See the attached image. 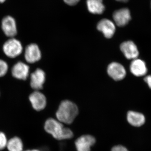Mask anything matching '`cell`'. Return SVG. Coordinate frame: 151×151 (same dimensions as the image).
Returning a JSON list of instances; mask_svg holds the SVG:
<instances>
[{
    "instance_id": "cell-1",
    "label": "cell",
    "mask_w": 151,
    "mask_h": 151,
    "mask_svg": "<svg viewBox=\"0 0 151 151\" xmlns=\"http://www.w3.org/2000/svg\"><path fill=\"white\" fill-rule=\"evenodd\" d=\"M63 124L58 120L50 118L45 122V129L56 139L62 140L71 139L73 137V132L69 128L64 127Z\"/></svg>"
},
{
    "instance_id": "cell-2",
    "label": "cell",
    "mask_w": 151,
    "mask_h": 151,
    "mask_svg": "<svg viewBox=\"0 0 151 151\" xmlns=\"http://www.w3.org/2000/svg\"><path fill=\"white\" fill-rule=\"evenodd\" d=\"M78 110L76 105L69 100H64L60 103L57 111V119L62 124L73 123L78 115Z\"/></svg>"
},
{
    "instance_id": "cell-3",
    "label": "cell",
    "mask_w": 151,
    "mask_h": 151,
    "mask_svg": "<svg viewBox=\"0 0 151 151\" xmlns=\"http://www.w3.org/2000/svg\"><path fill=\"white\" fill-rule=\"evenodd\" d=\"M3 51L7 56L15 58L21 54L23 47L21 43L16 39L11 38L4 44Z\"/></svg>"
},
{
    "instance_id": "cell-4",
    "label": "cell",
    "mask_w": 151,
    "mask_h": 151,
    "mask_svg": "<svg viewBox=\"0 0 151 151\" xmlns=\"http://www.w3.org/2000/svg\"><path fill=\"white\" fill-rule=\"evenodd\" d=\"M107 72L109 76L115 81H121L127 74L126 69L119 63L113 62L108 65Z\"/></svg>"
},
{
    "instance_id": "cell-5",
    "label": "cell",
    "mask_w": 151,
    "mask_h": 151,
    "mask_svg": "<svg viewBox=\"0 0 151 151\" xmlns=\"http://www.w3.org/2000/svg\"><path fill=\"white\" fill-rule=\"evenodd\" d=\"M120 49L127 59L134 60L139 56L137 47L132 41H127L121 44Z\"/></svg>"
},
{
    "instance_id": "cell-6",
    "label": "cell",
    "mask_w": 151,
    "mask_h": 151,
    "mask_svg": "<svg viewBox=\"0 0 151 151\" xmlns=\"http://www.w3.org/2000/svg\"><path fill=\"white\" fill-rule=\"evenodd\" d=\"M96 142L95 138L90 135H84L76 141L75 147L77 151H91L92 147Z\"/></svg>"
},
{
    "instance_id": "cell-7",
    "label": "cell",
    "mask_w": 151,
    "mask_h": 151,
    "mask_svg": "<svg viewBox=\"0 0 151 151\" xmlns=\"http://www.w3.org/2000/svg\"><path fill=\"white\" fill-rule=\"evenodd\" d=\"M25 59L27 62L33 63L40 60L41 53L39 47L36 44H30L26 47L24 52Z\"/></svg>"
},
{
    "instance_id": "cell-8",
    "label": "cell",
    "mask_w": 151,
    "mask_h": 151,
    "mask_svg": "<svg viewBox=\"0 0 151 151\" xmlns=\"http://www.w3.org/2000/svg\"><path fill=\"white\" fill-rule=\"evenodd\" d=\"M30 102L32 108L35 111H39L43 110L47 104L46 97L44 94L38 91H35L30 94Z\"/></svg>"
},
{
    "instance_id": "cell-9",
    "label": "cell",
    "mask_w": 151,
    "mask_h": 151,
    "mask_svg": "<svg viewBox=\"0 0 151 151\" xmlns=\"http://www.w3.org/2000/svg\"><path fill=\"white\" fill-rule=\"evenodd\" d=\"M113 18L117 26L123 27L129 23L131 21L132 17L129 9L123 8L114 12Z\"/></svg>"
},
{
    "instance_id": "cell-10",
    "label": "cell",
    "mask_w": 151,
    "mask_h": 151,
    "mask_svg": "<svg viewBox=\"0 0 151 151\" xmlns=\"http://www.w3.org/2000/svg\"><path fill=\"white\" fill-rule=\"evenodd\" d=\"M45 81V73L40 68H37L31 74L30 86L36 91L40 90L43 88Z\"/></svg>"
},
{
    "instance_id": "cell-11",
    "label": "cell",
    "mask_w": 151,
    "mask_h": 151,
    "mask_svg": "<svg viewBox=\"0 0 151 151\" xmlns=\"http://www.w3.org/2000/svg\"><path fill=\"white\" fill-rule=\"evenodd\" d=\"M2 29L6 36L13 38L16 35L17 28L14 19L11 16L4 18L2 21Z\"/></svg>"
},
{
    "instance_id": "cell-12",
    "label": "cell",
    "mask_w": 151,
    "mask_h": 151,
    "mask_svg": "<svg viewBox=\"0 0 151 151\" xmlns=\"http://www.w3.org/2000/svg\"><path fill=\"white\" fill-rule=\"evenodd\" d=\"M97 29L108 39L113 37L116 31L115 24L108 19H103L100 21L97 24Z\"/></svg>"
},
{
    "instance_id": "cell-13",
    "label": "cell",
    "mask_w": 151,
    "mask_h": 151,
    "mask_svg": "<svg viewBox=\"0 0 151 151\" xmlns=\"http://www.w3.org/2000/svg\"><path fill=\"white\" fill-rule=\"evenodd\" d=\"M130 70L133 75L137 77L146 75L148 71L145 61L137 58L133 60V61L131 62Z\"/></svg>"
},
{
    "instance_id": "cell-14",
    "label": "cell",
    "mask_w": 151,
    "mask_h": 151,
    "mask_svg": "<svg viewBox=\"0 0 151 151\" xmlns=\"http://www.w3.org/2000/svg\"><path fill=\"white\" fill-rule=\"evenodd\" d=\"M29 66L22 62L16 63L12 70V75L14 78L26 80L29 74Z\"/></svg>"
},
{
    "instance_id": "cell-15",
    "label": "cell",
    "mask_w": 151,
    "mask_h": 151,
    "mask_svg": "<svg viewBox=\"0 0 151 151\" xmlns=\"http://www.w3.org/2000/svg\"><path fill=\"white\" fill-rule=\"evenodd\" d=\"M127 121L132 126L139 127L145 124V118L142 113L129 111L127 113Z\"/></svg>"
},
{
    "instance_id": "cell-16",
    "label": "cell",
    "mask_w": 151,
    "mask_h": 151,
    "mask_svg": "<svg viewBox=\"0 0 151 151\" xmlns=\"http://www.w3.org/2000/svg\"><path fill=\"white\" fill-rule=\"evenodd\" d=\"M87 8L91 13L101 14L105 11L103 0H87Z\"/></svg>"
},
{
    "instance_id": "cell-17",
    "label": "cell",
    "mask_w": 151,
    "mask_h": 151,
    "mask_svg": "<svg viewBox=\"0 0 151 151\" xmlns=\"http://www.w3.org/2000/svg\"><path fill=\"white\" fill-rule=\"evenodd\" d=\"M9 151H23V144L18 137H14L8 141L6 146Z\"/></svg>"
},
{
    "instance_id": "cell-18",
    "label": "cell",
    "mask_w": 151,
    "mask_h": 151,
    "mask_svg": "<svg viewBox=\"0 0 151 151\" xmlns=\"http://www.w3.org/2000/svg\"><path fill=\"white\" fill-rule=\"evenodd\" d=\"M8 70V65L4 60L0 59V77L6 75Z\"/></svg>"
},
{
    "instance_id": "cell-19",
    "label": "cell",
    "mask_w": 151,
    "mask_h": 151,
    "mask_svg": "<svg viewBox=\"0 0 151 151\" xmlns=\"http://www.w3.org/2000/svg\"><path fill=\"white\" fill-rule=\"evenodd\" d=\"M8 141L6 135L3 132H0V150L6 147Z\"/></svg>"
},
{
    "instance_id": "cell-20",
    "label": "cell",
    "mask_w": 151,
    "mask_h": 151,
    "mask_svg": "<svg viewBox=\"0 0 151 151\" xmlns=\"http://www.w3.org/2000/svg\"><path fill=\"white\" fill-rule=\"evenodd\" d=\"M111 151H129L126 147L122 145L114 146Z\"/></svg>"
},
{
    "instance_id": "cell-21",
    "label": "cell",
    "mask_w": 151,
    "mask_h": 151,
    "mask_svg": "<svg viewBox=\"0 0 151 151\" xmlns=\"http://www.w3.org/2000/svg\"><path fill=\"white\" fill-rule=\"evenodd\" d=\"M68 5L73 6L76 4L80 0H63Z\"/></svg>"
},
{
    "instance_id": "cell-22",
    "label": "cell",
    "mask_w": 151,
    "mask_h": 151,
    "mask_svg": "<svg viewBox=\"0 0 151 151\" xmlns=\"http://www.w3.org/2000/svg\"><path fill=\"white\" fill-rule=\"evenodd\" d=\"M144 81L147 84L149 88L151 89V75L145 76L144 78Z\"/></svg>"
},
{
    "instance_id": "cell-23",
    "label": "cell",
    "mask_w": 151,
    "mask_h": 151,
    "mask_svg": "<svg viewBox=\"0 0 151 151\" xmlns=\"http://www.w3.org/2000/svg\"><path fill=\"white\" fill-rule=\"evenodd\" d=\"M116 1H118L122 2H126L128 1V0H116Z\"/></svg>"
},
{
    "instance_id": "cell-24",
    "label": "cell",
    "mask_w": 151,
    "mask_h": 151,
    "mask_svg": "<svg viewBox=\"0 0 151 151\" xmlns=\"http://www.w3.org/2000/svg\"><path fill=\"white\" fill-rule=\"evenodd\" d=\"M25 151H40L38 150H27Z\"/></svg>"
},
{
    "instance_id": "cell-25",
    "label": "cell",
    "mask_w": 151,
    "mask_h": 151,
    "mask_svg": "<svg viewBox=\"0 0 151 151\" xmlns=\"http://www.w3.org/2000/svg\"><path fill=\"white\" fill-rule=\"evenodd\" d=\"M6 0H0V4H1V3L4 2Z\"/></svg>"
},
{
    "instance_id": "cell-26",
    "label": "cell",
    "mask_w": 151,
    "mask_h": 151,
    "mask_svg": "<svg viewBox=\"0 0 151 151\" xmlns=\"http://www.w3.org/2000/svg\"></svg>"
}]
</instances>
